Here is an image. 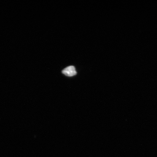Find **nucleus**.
I'll return each mask as SVG.
<instances>
[{
	"mask_svg": "<svg viewBox=\"0 0 157 157\" xmlns=\"http://www.w3.org/2000/svg\"><path fill=\"white\" fill-rule=\"evenodd\" d=\"M62 73L66 76L71 77L76 75L77 72L76 71L75 68L73 66H70L64 68L62 71Z\"/></svg>",
	"mask_w": 157,
	"mask_h": 157,
	"instance_id": "1",
	"label": "nucleus"
}]
</instances>
